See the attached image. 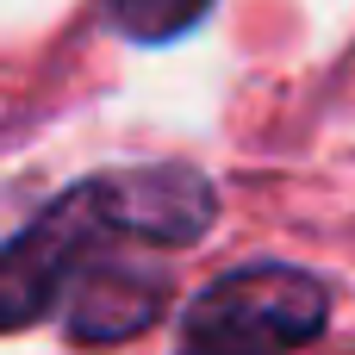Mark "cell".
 Returning a JSON list of instances; mask_svg holds the SVG:
<instances>
[{"label":"cell","mask_w":355,"mask_h":355,"mask_svg":"<svg viewBox=\"0 0 355 355\" xmlns=\"http://www.w3.org/2000/svg\"><path fill=\"white\" fill-rule=\"evenodd\" d=\"M206 231H212L206 175L181 162L94 175L0 243V331L37 324L112 250H181L200 243Z\"/></svg>","instance_id":"obj_1"},{"label":"cell","mask_w":355,"mask_h":355,"mask_svg":"<svg viewBox=\"0 0 355 355\" xmlns=\"http://www.w3.org/2000/svg\"><path fill=\"white\" fill-rule=\"evenodd\" d=\"M331 293L300 268H237L181 312V343L200 349H300L324 331Z\"/></svg>","instance_id":"obj_2"},{"label":"cell","mask_w":355,"mask_h":355,"mask_svg":"<svg viewBox=\"0 0 355 355\" xmlns=\"http://www.w3.org/2000/svg\"><path fill=\"white\" fill-rule=\"evenodd\" d=\"M156 300H162V281H150V275H119L112 262H100V268L81 275V287H75L69 337H75V343H119V337H137V331L156 318Z\"/></svg>","instance_id":"obj_3"},{"label":"cell","mask_w":355,"mask_h":355,"mask_svg":"<svg viewBox=\"0 0 355 355\" xmlns=\"http://www.w3.org/2000/svg\"><path fill=\"white\" fill-rule=\"evenodd\" d=\"M212 0H106V19L131 37V44H175L181 31H193L206 19Z\"/></svg>","instance_id":"obj_4"}]
</instances>
